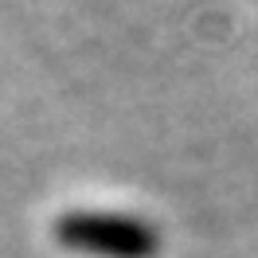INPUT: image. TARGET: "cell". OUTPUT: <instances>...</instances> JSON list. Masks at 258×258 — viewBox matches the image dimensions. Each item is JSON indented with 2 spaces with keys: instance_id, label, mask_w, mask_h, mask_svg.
<instances>
[{
  "instance_id": "6da1fadb",
  "label": "cell",
  "mask_w": 258,
  "mask_h": 258,
  "mask_svg": "<svg viewBox=\"0 0 258 258\" xmlns=\"http://www.w3.org/2000/svg\"><path fill=\"white\" fill-rule=\"evenodd\" d=\"M55 239L71 254L86 258H157L161 254V231L117 211H63L55 219Z\"/></svg>"
}]
</instances>
